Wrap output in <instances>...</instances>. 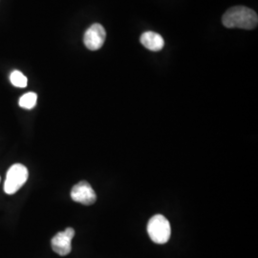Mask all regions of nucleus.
<instances>
[{
  "label": "nucleus",
  "mask_w": 258,
  "mask_h": 258,
  "mask_svg": "<svg viewBox=\"0 0 258 258\" xmlns=\"http://www.w3.org/2000/svg\"><path fill=\"white\" fill-rule=\"evenodd\" d=\"M222 23L227 28L252 30L257 26L258 17L253 10L245 6H234L224 14Z\"/></svg>",
  "instance_id": "nucleus-1"
},
{
  "label": "nucleus",
  "mask_w": 258,
  "mask_h": 258,
  "mask_svg": "<svg viewBox=\"0 0 258 258\" xmlns=\"http://www.w3.org/2000/svg\"><path fill=\"white\" fill-rule=\"evenodd\" d=\"M149 237L157 244H166L171 236V227L164 215H154L148 224Z\"/></svg>",
  "instance_id": "nucleus-2"
},
{
  "label": "nucleus",
  "mask_w": 258,
  "mask_h": 258,
  "mask_svg": "<svg viewBox=\"0 0 258 258\" xmlns=\"http://www.w3.org/2000/svg\"><path fill=\"white\" fill-rule=\"evenodd\" d=\"M28 176L29 173L26 166L21 164H16L11 166L4 184L5 192L10 195L16 194L26 183Z\"/></svg>",
  "instance_id": "nucleus-3"
},
{
  "label": "nucleus",
  "mask_w": 258,
  "mask_h": 258,
  "mask_svg": "<svg viewBox=\"0 0 258 258\" xmlns=\"http://www.w3.org/2000/svg\"><path fill=\"white\" fill-rule=\"evenodd\" d=\"M106 38L104 28L99 23H95L86 30L83 37L84 45L91 51H97L102 48Z\"/></svg>",
  "instance_id": "nucleus-4"
},
{
  "label": "nucleus",
  "mask_w": 258,
  "mask_h": 258,
  "mask_svg": "<svg viewBox=\"0 0 258 258\" xmlns=\"http://www.w3.org/2000/svg\"><path fill=\"white\" fill-rule=\"evenodd\" d=\"M75 231L72 228H67L65 231L56 233L52 238V249L57 254L64 256L72 250V239L74 238Z\"/></svg>",
  "instance_id": "nucleus-5"
},
{
  "label": "nucleus",
  "mask_w": 258,
  "mask_h": 258,
  "mask_svg": "<svg viewBox=\"0 0 258 258\" xmlns=\"http://www.w3.org/2000/svg\"><path fill=\"white\" fill-rule=\"evenodd\" d=\"M71 198L75 202L83 204L85 206H90L96 202L97 196L89 183L83 181L77 184L71 190Z\"/></svg>",
  "instance_id": "nucleus-6"
},
{
  "label": "nucleus",
  "mask_w": 258,
  "mask_h": 258,
  "mask_svg": "<svg viewBox=\"0 0 258 258\" xmlns=\"http://www.w3.org/2000/svg\"><path fill=\"white\" fill-rule=\"evenodd\" d=\"M141 43L152 52H159L165 46V40L160 34H157L155 32H146L144 33L141 38Z\"/></svg>",
  "instance_id": "nucleus-7"
},
{
  "label": "nucleus",
  "mask_w": 258,
  "mask_h": 258,
  "mask_svg": "<svg viewBox=\"0 0 258 258\" xmlns=\"http://www.w3.org/2000/svg\"><path fill=\"white\" fill-rule=\"evenodd\" d=\"M37 95L36 93H26L19 99V106L25 109H33L37 105Z\"/></svg>",
  "instance_id": "nucleus-8"
},
{
  "label": "nucleus",
  "mask_w": 258,
  "mask_h": 258,
  "mask_svg": "<svg viewBox=\"0 0 258 258\" xmlns=\"http://www.w3.org/2000/svg\"><path fill=\"white\" fill-rule=\"evenodd\" d=\"M10 81L12 84L16 87L24 88L27 86V78L22 74L20 71L15 70L10 75Z\"/></svg>",
  "instance_id": "nucleus-9"
}]
</instances>
